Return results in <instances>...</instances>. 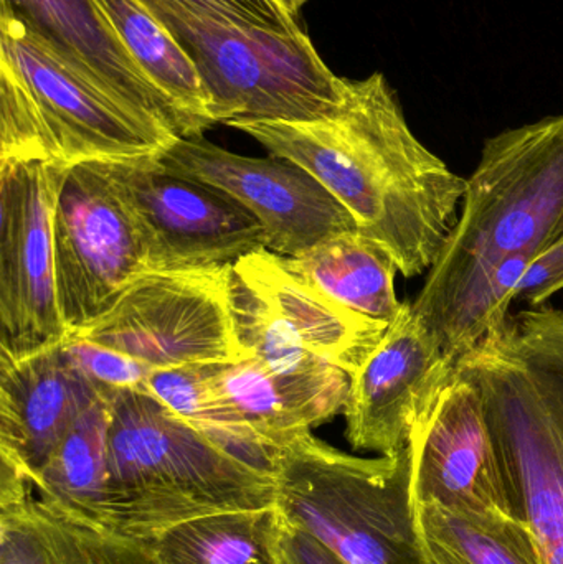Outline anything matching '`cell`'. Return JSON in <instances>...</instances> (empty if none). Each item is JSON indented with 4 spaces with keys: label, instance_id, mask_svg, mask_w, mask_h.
<instances>
[{
    "label": "cell",
    "instance_id": "obj_1",
    "mask_svg": "<svg viewBox=\"0 0 563 564\" xmlns=\"http://www.w3.org/2000/svg\"><path fill=\"white\" fill-rule=\"evenodd\" d=\"M235 129L273 158L310 172L353 215L360 234L390 254L403 276H420L435 267L458 220L466 178L413 134L383 73L347 78L343 102L326 118L247 122Z\"/></svg>",
    "mask_w": 563,
    "mask_h": 564
},
{
    "label": "cell",
    "instance_id": "obj_2",
    "mask_svg": "<svg viewBox=\"0 0 563 564\" xmlns=\"http://www.w3.org/2000/svg\"><path fill=\"white\" fill-rule=\"evenodd\" d=\"M563 235V115L506 129L483 145L462 214L413 302L429 330L473 341L501 318L492 289L516 254L538 258Z\"/></svg>",
    "mask_w": 563,
    "mask_h": 564
},
{
    "label": "cell",
    "instance_id": "obj_3",
    "mask_svg": "<svg viewBox=\"0 0 563 564\" xmlns=\"http://www.w3.org/2000/svg\"><path fill=\"white\" fill-rule=\"evenodd\" d=\"M455 370L481 400L509 512L544 564H563V311L508 315Z\"/></svg>",
    "mask_w": 563,
    "mask_h": 564
},
{
    "label": "cell",
    "instance_id": "obj_4",
    "mask_svg": "<svg viewBox=\"0 0 563 564\" xmlns=\"http://www.w3.org/2000/svg\"><path fill=\"white\" fill-rule=\"evenodd\" d=\"M277 476L238 459L142 390L111 397L105 529L152 542L215 513L277 507Z\"/></svg>",
    "mask_w": 563,
    "mask_h": 564
},
{
    "label": "cell",
    "instance_id": "obj_5",
    "mask_svg": "<svg viewBox=\"0 0 563 564\" xmlns=\"http://www.w3.org/2000/svg\"><path fill=\"white\" fill-rule=\"evenodd\" d=\"M175 135L149 124L0 7V159L73 165L158 155Z\"/></svg>",
    "mask_w": 563,
    "mask_h": 564
},
{
    "label": "cell",
    "instance_id": "obj_6",
    "mask_svg": "<svg viewBox=\"0 0 563 564\" xmlns=\"http://www.w3.org/2000/svg\"><path fill=\"white\" fill-rule=\"evenodd\" d=\"M181 43L210 99L215 124L307 122L343 102L346 79L303 29H261L194 0H141Z\"/></svg>",
    "mask_w": 563,
    "mask_h": 564
},
{
    "label": "cell",
    "instance_id": "obj_7",
    "mask_svg": "<svg viewBox=\"0 0 563 564\" xmlns=\"http://www.w3.org/2000/svg\"><path fill=\"white\" fill-rule=\"evenodd\" d=\"M277 507L349 564H430L413 516L409 446L367 459L304 433L274 451Z\"/></svg>",
    "mask_w": 563,
    "mask_h": 564
},
{
    "label": "cell",
    "instance_id": "obj_8",
    "mask_svg": "<svg viewBox=\"0 0 563 564\" xmlns=\"http://www.w3.org/2000/svg\"><path fill=\"white\" fill-rule=\"evenodd\" d=\"M228 267L145 271L102 314L68 335L152 370L247 360L231 325Z\"/></svg>",
    "mask_w": 563,
    "mask_h": 564
},
{
    "label": "cell",
    "instance_id": "obj_9",
    "mask_svg": "<svg viewBox=\"0 0 563 564\" xmlns=\"http://www.w3.org/2000/svg\"><path fill=\"white\" fill-rule=\"evenodd\" d=\"M68 165L0 159V360L62 344L53 215Z\"/></svg>",
    "mask_w": 563,
    "mask_h": 564
},
{
    "label": "cell",
    "instance_id": "obj_10",
    "mask_svg": "<svg viewBox=\"0 0 563 564\" xmlns=\"http://www.w3.org/2000/svg\"><path fill=\"white\" fill-rule=\"evenodd\" d=\"M53 245L66 335L102 314L148 271L141 231L105 161L66 169L56 195Z\"/></svg>",
    "mask_w": 563,
    "mask_h": 564
},
{
    "label": "cell",
    "instance_id": "obj_11",
    "mask_svg": "<svg viewBox=\"0 0 563 564\" xmlns=\"http://www.w3.org/2000/svg\"><path fill=\"white\" fill-rule=\"evenodd\" d=\"M105 162L141 231L148 271L220 267L267 248L258 218L225 192L165 171L155 155Z\"/></svg>",
    "mask_w": 563,
    "mask_h": 564
},
{
    "label": "cell",
    "instance_id": "obj_12",
    "mask_svg": "<svg viewBox=\"0 0 563 564\" xmlns=\"http://www.w3.org/2000/svg\"><path fill=\"white\" fill-rule=\"evenodd\" d=\"M165 171L204 182L251 212L267 250L293 258L321 241L359 230L353 215L310 172L286 159L234 154L207 139L177 138L155 155Z\"/></svg>",
    "mask_w": 563,
    "mask_h": 564
},
{
    "label": "cell",
    "instance_id": "obj_13",
    "mask_svg": "<svg viewBox=\"0 0 563 564\" xmlns=\"http://www.w3.org/2000/svg\"><path fill=\"white\" fill-rule=\"evenodd\" d=\"M412 503L459 516L512 517L499 479L481 400L453 370L420 411L409 441Z\"/></svg>",
    "mask_w": 563,
    "mask_h": 564
},
{
    "label": "cell",
    "instance_id": "obj_14",
    "mask_svg": "<svg viewBox=\"0 0 563 564\" xmlns=\"http://www.w3.org/2000/svg\"><path fill=\"white\" fill-rule=\"evenodd\" d=\"M453 370L412 302H403L379 347L350 375L344 406L350 446L380 456L405 449L420 411Z\"/></svg>",
    "mask_w": 563,
    "mask_h": 564
},
{
    "label": "cell",
    "instance_id": "obj_15",
    "mask_svg": "<svg viewBox=\"0 0 563 564\" xmlns=\"http://www.w3.org/2000/svg\"><path fill=\"white\" fill-rule=\"evenodd\" d=\"M0 7L149 124L175 138H197L191 122L139 68L96 0H0Z\"/></svg>",
    "mask_w": 563,
    "mask_h": 564
},
{
    "label": "cell",
    "instance_id": "obj_16",
    "mask_svg": "<svg viewBox=\"0 0 563 564\" xmlns=\"http://www.w3.org/2000/svg\"><path fill=\"white\" fill-rule=\"evenodd\" d=\"M99 391L58 344L0 360V467L35 482Z\"/></svg>",
    "mask_w": 563,
    "mask_h": 564
},
{
    "label": "cell",
    "instance_id": "obj_17",
    "mask_svg": "<svg viewBox=\"0 0 563 564\" xmlns=\"http://www.w3.org/2000/svg\"><path fill=\"white\" fill-rule=\"evenodd\" d=\"M218 397L271 449L310 433L344 411L350 375L334 365L306 373H278L253 358L208 364Z\"/></svg>",
    "mask_w": 563,
    "mask_h": 564
},
{
    "label": "cell",
    "instance_id": "obj_18",
    "mask_svg": "<svg viewBox=\"0 0 563 564\" xmlns=\"http://www.w3.org/2000/svg\"><path fill=\"white\" fill-rule=\"evenodd\" d=\"M0 564H164L151 542L118 535L0 473Z\"/></svg>",
    "mask_w": 563,
    "mask_h": 564
},
{
    "label": "cell",
    "instance_id": "obj_19",
    "mask_svg": "<svg viewBox=\"0 0 563 564\" xmlns=\"http://www.w3.org/2000/svg\"><path fill=\"white\" fill-rule=\"evenodd\" d=\"M231 268L277 308L311 354L349 375L369 360L389 328L331 301L293 273L286 257L267 248Z\"/></svg>",
    "mask_w": 563,
    "mask_h": 564
},
{
    "label": "cell",
    "instance_id": "obj_20",
    "mask_svg": "<svg viewBox=\"0 0 563 564\" xmlns=\"http://www.w3.org/2000/svg\"><path fill=\"white\" fill-rule=\"evenodd\" d=\"M288 267L331 301L370 321L390 325L402 311L396 292V261L359 230L321 241Z\"/></svg>",
    "mask_w": 563,
    "mask_h": 564
},
{
    "label": "cell",
    "instance_id": "obj_21",
    "mask_svg": "<svg viewBox=\"0 0 563 564\" xmlns=\"http://www.w3.org/2000/svg\"><path fill=\"white\" fill-rule=\"evenodd\" d=\"M152 85L191 122L195 134L215 124L210 99L191 56L141 0H96Z\"/></svg>",
    "mask_w": 563,
    "mask_h": 564
},
{
    "label": "cell",
    "instance_id": "obj_22",
    "mask_svg": "<svg viewBox=\"0 0 563 564\" xmlns=\"http://www.w3.org/2000/svg\"><path fill=\"white\" fill-rule=\"evenodd\" d=\"M112 393L99 394L73 424L33 482L43 500L101 529Z\"/></svg>",
    "mask_w": 563,
    "mask_h": 564
},
{
    "label": "cell",
    "instance_id": "obj_23",
    "mask_svg": "<svg viewBox=\"0 0 563 564\" xmlns=\"http://www.w3.org/2000/svg\"><path fill=\"white\" fill-rule=\"evenodd\" d=\"M278 507L198 517L152 540L164 564H281Z\"/></svg>",
    "mask_w": 563,
    "mask_h": 564
},
{
    "label": "cell",
    "instance_id": "obj_24",
    "mask_svg": "<svg viewBox=\"0 0 563 564\" xmlns=\"http://www.w3.org/2000/svg\"><path fill=\"white\" fill-rule=\"evenodd\" d=\"M413 516L430 564H544L515 517L459 516L435 503H413Z\"/></svg>",
    "mask_w": 563,
    "mask_h": 564
},
{
    "label": "cell",
    "instance_id": "obj_25",
    "mask_svg": "<svg viewBox=\"0 0 563 564\" xmlns=\"http://www.w3.org/2000/svg\"><path fill=\"white\" fill-rule=\"evenodd\" d=\"M228 302L235 338L247 358L278 373H306L327 367L311 354L277 308L228 267Z\"/></svg>",
    "mask_w": 563,
    "mask_h": 564
},
{
    "label": "cell",
    "instance_id": "obj_26",
    "mask_svg": "<svg viewBox=\"0 0 563 564\" xmlns=\"http://www.w3.org/2000/svg\"><path fill=\"white\" fill-rule=\"evenodd\" d=\"M76 367L102 393L118 390H142L152 368L129 355L93 344L85 338L66 335L63 340Z\"/></svg>",
    "mask_w": 563,
    "mask_h": 564
},
{
    "label": "cell",
    "instance_id": "obj_27",
    "mask_svg": "<svg viewBox=\"0 0 563 564\" xmlns=\"http://www.w3.org/2000/svg\"><path fill=\"white\" fill-rule=\"evenodd\" d=\"M562 289L563 235L529 264L516 288L515 301L528 302L531 307H538Z\"/></svg>",
    "mask_w": 563,
    "mask_h": 564
},
{
    "label": "cell",
    "instance_id": "obj_28",
    "mask_svg": "<svg viewBox=\"0 0 563 564\" xmlns=\"http://www.w3.org/2000/svg\"><path fill=\"white\" fill-rule=\"evenodd\" d=\"M194 2L202 3L228 19L261 26V29L281 30V32L301 29L296 17L290 15L274 0H194Z\"/></svg>",
    "mask_w": 563,
    "mask_h": 564
},
{
    "label": "cell",
    "instance_id": "obj_29",
    "mask_svg": "<svg viewBox=\"0 0 563 564\" xmlns=\"http://www.w3.org/2000/svg\"><path fill=\"white\" fill-rule=\"evenodd\" d=\"M280 560L281 564H349L326 543L286 522L281 530Z\"/></svg>",
    "mask_w": 563,
    "mask_h": 564
},
{
    "label": "cell",
    "instance_id": "obj_30",
    "mask_svg": "<svg viewBox=\"0 0 563 564\" xmlns=\"http://www.w3.org/2000/svg\"><path fill=\"white\" fill-rule=\"evenodd\" d=\"M274 2L280 3L281 9L286 10L290 15L296 17L300 10L306 6L307 0H274Z\"/></svg>",
    "mask_w": 563,
    "mask_h": 564
}]
</instances>
